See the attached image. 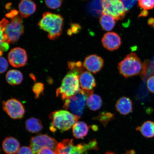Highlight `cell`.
<instances>
[{
	"label": "cell",
	"mask_w": 154,
	"mask_h": 154,
	"mask_svg": "<svg viewBox=\"0 0 154 154\" xmlns=\"http://www.w3.org/2000/svg\"><path fill=\"white\" fill-rule=\"evenodd\" d=\"M38 24L41 29L48 32L50 39L55 40L62 33L63 19L60 15L46 12L44 13Z\"/></svg>",
	"instance_id": "cell-1"
},
{
	"label": "cell",
	"mask_w": 154,
	"mask_h": 154,
	"mask_svg": "<svg viewBox=\"0 0 154 154\" xmlns=\"http://www.w3.org/2000/svg\"><path fill=\"white\" fill-rule=\"evenodd\" d=\"M80 75L78 72L69 70L63 78L61 86L57 90V97L65 100L78 93L81 89Z\"/></svg>",
	"instance_id": "cell-2"
},
{
	"label": "cell",
	"mask_w": 154,
	"mask_h": 154,
	"mask_svg": "<svg viewBox=\"0 0 154 154\" xmlns=\"http://www.w3.org/2000/svg\"><path fill=\"white\" fill-rule=\"evenodd\" d=\"M49 118L51 120L50 129L53 132L57 129L61 131L69 130L80 119L66 110L53 112L49 115Z\"/></svg>",
	"instance_id": "cell-3"
},
{
	"label": "cell",
	"mask_w": 154,
	"mask_h": 154,
	"mask_svg": "<svg viewBox=\"0 0 154 154\" xmlns=\"http://www.w3.org/2000/svg\"><path fill=\"white\" fill-rule=\"evenodd\" d=\"M145 67V63L142 62L135 53L127 55L119 63V72L126 78L141 74Z\"/></svg>",
	"instance_id": "cell-4"
},
{
	"label": "cell",
	"mask_w": 154,
	"mask_h": 154,
	"mask_svg": "<svg viewBox=\"0 0 154 154\" xmlns=\"http://www.w3.org/2000/svg\"><path fill=\"white\" fill-rule=\"evenodd\" d=\"M98 149L97 142L95 140L88 143H80L75 146L72 139H66L57 144L55 152L56 154H85L89 150Z\"/></svg>",
	"instance_id": "cell-5"
},
{
	"label": "cell",
	"mask_w": 154,
	"mask_h": 154,
	"mask_svg": "<svg viewBox=\"0 0 154 154\" xmlns=\"http://www.w3.org/2000/svg\"><path fill=\"white\" fill-rule=\"evenodd\" d=\"M93 93V90L86 91L81 89L75 95L65 100L63 108L80 119L86 105L88 96Z\"/></svg>",
	"instance_id": "cell-6"
},
{
	"label": "cell",
	"mask_w": 154,
	"mask_h": 154,
	"mask_svg": "<svg viewBox=\"0 0 154 154\" xmlns=\"http://www.w3.org/2000/svg\"><path fill=\"white\" fill-rule=\"evenodd\" d=\"M18 14V11L13 10L5 15L7 18L11 19L5 29L10 43H14L18 41L24 33V28L22 19Z\"/></svg>",
	"instance_id": "cell-7"
},
{
	"label": "cell",
	"mask_w": 154,
	"mask_h": 154,
	"mask_svg": "<svg viewBox=\"0 0 154 154\" xmlns=\"http://www.w3.org/2000/svg\"><path fill=\"white\" fill-rule=\"evenodd\" d=\"M103 14L110 15L116 20H122L127 12L121 0H101Z\"/></svg>",
	"instance_id": "cell-8"
},
{
	"label": "cell",
	"mask_w": 154,
	"mask_h": 154,
	"mask_svg": "<svg viewBox=\"0 0 154 154\" xmlns=\"http://www.w3.org/2000/svg\"><path fill=\"white\" fill-rule=\"evenodd\" d=\"M57 142L54 138L47 134H40L32 137L30 140V147L33 154H36L45 147L50 148L55 152Z\"/></svg>",
	"instance_id": "cell-9"
},
{
	"label": "cell",
	"mask_w": 154,
	"mask_h": 154,
	"mask_svg": "<svg viewBox=\"0 0 154 154\" xmlns=\"http://www.w3.org/2000/svg\"><path fill=\"white\" fill-rule=\"evenodd\" d=\"M3 108L8 115L13 119H20L24 117L25 109L22 103L14 98L3 102Z\"/></svg>",
	"instance_id": "cell-10"
},
{
	"label": "cell",
	"mask_w": 154,
	"mask_h": 154,
	"mask_svg": "<svg viewBox=\"0 0 154 154\" xmlns=\"http://www.w3.org/2000/svg\"><path fill=\"white\" fill-rule=\"evenodd\" d=\"M8 58L11 66L18 68L24 66L26 65L28 60V55L24 49L16 47L9 51Z\"/></svg>",
	"instance_id": "cell-11"
},
{
	"label": "cell",
	"mask_w": 154,
	"mask_h": 154,
	"mask_svg": "<svg viewBox=\"0 0 154 154\" xmlns=\"http://www.w3.org/2000/svg\"><path fill=\"white\" fill-rule=\"evenodd\" d=\"M103 64V58L99 56L93 54L86 57L83 65L84 68L88 72L95 74L101 70Z\"/></svg>",
	"instance_id": "cell-12"
},
{
	"label": "cell",
	"mask_w": 154,
	"mask_h": 154,
	"mask_svg": "<svg viewBox=\"0 0 154 154\" xmlns=\"http://www.w3.org/2000/svg\"><path fill=\"white\" fill-rule=\"evenodd\" d=\"M102 43L106 49L113 51L120 47L121 40L120 36L116 32H109L104 35Z\"/></svg>",
	"instance_id": "cell-13"
},
{
	"label": "cell",
	"mask_w": 154,
	"mask_h": 154,
	"mask_svg": "<svg viewBox=\"0 0 154 154\" xmlns=\"http://www.w3.org/2000/svg\"><path fill=\"white\" fill-rule=\"evenodd\" d=\"M9 21L5 18L0 21V57L8 50L10 44L5 31L6 27Z\"/></svg>",
	"instance_id": "cell-14"
},
{
	"label": "cell",
	"mask_w": 154,
	"mask_h": 154,
	"mask_svg": "<svg viewBox=\"0 0 154 154\" xmlns=\"http://www.w3.org/2000/svg\"><path fill=\"white\" fill-rule=\"evenodd\" d=\"M79 82L81 88L84 91H92L96 85L95 78L88 71L84 72L80 75Z\"/></svg>",
	"instance_id": "cell-15"
},
{
	"label": "cell",
	"mask_w": 154,
	"mask_h": 154,
	"mask_svg": "<svg viewBox=\"0 0 154 154\" xmlns=\"http://www.w3.org/2000/svg\"><path fill=\"white\" fill-rule=\"evenodd\" d=\"M19 11L21 17L27 18L35 12V3L33 0H22L19 5Z\"/></svg>",
	"instance_id": "cell-16"
},
{
	"label": "cell",
	"mask_w": 154,
	"mask_h": 154,
	"mask_svg": "<svg viewBox=\"0 0 154 154\" xmlns=\"http://www.w3.org/2000/svg\"><path fill=\"white\" fill-rule=\"evenodd\" d=\"M20 147L18 140L12 137L5 138L3 142V149L7 154H16L20 149Z\"/></svg>",
	"instance_id": "cell-17"
},
{
	"label": "cell",
	"mask_w": 154,
	"mask_h": 154,
	"mask_svg": "<svg viewBox=\"0 0 154 154\" xmlns=\"http://www.w3.org/2000/svg\"><path fill=\"white\" fill-rule=\"evenodd\" d=\"M115 107L117 110L121 114L127 115L132 111V102L129 98L124 96L117 101Z\"/></svg>",
	"instance_id": "cell-18"
},
{
	"label": "cell",
	"mask_w": 154,
	"mask_h": 154,
	"mask_svg": "<svg viewBox=\"0 0 154 154\" xmlns=\"http://www.w3.org/2000/svg\"><path fill=\"white\" fill-rule=\"evenodd\" d=\"M89 128L85 123L77 121L72 127L73 136L77 139H81L88 134Z\"/></svg>",
	"instance_id": "cell-19"
},
{
	"label": "cell",
	"mask_w": 154,
	"mask_h": 154,
	"mask_svg": "<svg viewBox=\"0 0 154 154\" xmlns=\"http://www.w3.org/2000/svg\"><path fill=\"white\" fill-rule=\"evenodd\" d=\"M23 76L20 71L17 70H10L6 75V80L11 85H18L22 82Z\"/></svg>",
	"instance_id": "cell-20"
},
{
	"label": "cell",
	"mask_w": 154,
	"mask_h": 154,
	"mask_svg": "<svg viewBox=\"0 0 154 154\" xmlns=\"http://www.w3.org/2000/svg\"><path fill=\"white\" fill-rule=\"evenodd\" d=\"M43 128L42 121L39 119L31 117L26 121V128L29 132L37 133L42 131Z\"/></svg>",
	"instance_id": "cell-21"
},
{
	"label": "cell",
	"mask_w": 154,
	"mask_h": 154,
	"mask_svg": "<svg viewBox=\"0 0 154 154\" xmlns=\"http://www.w3.org/2000/svg\"><path fill=\"white\" fill-rule=\"evenodd\" d=\"M136 130L139 131L142 135L148 138L154 137V122L151 121L144 122L141 126L136 128Z\"/></svg>",
	"instance_id": "cell-22"
},
{
	"label": "cell",
	"mask_w": 154,
	"mask_h": 154,
	"mask_svg": "<svg viewBox=\"0 0 154 154\" xmlns=\"http://www.w3.org/2000/svg\"><path fill=\"white\" fill-rule=\"evenodd\" d=\"M103 101L100 96L92 94L88 96L86 100V105L90 110L95 111L101 107Z\"/></svg>",
	"instance_id": "cell-23"
},
{
	"label": "cell",
	"mask_w": 154,
	"mask_h": 154,
	"mask_svg": "<svg viewBox=\"0 0 154 154\" xmlns=\"http://www.w3.org/2000/svg\"><path fill=\"white\" fill-rule=\"evenodd\" d=\"M100 22L102 29L106 31L109 32L114 28L116 20L110 15L103 14L100 18Z\"/></svg>",
	"instance_id": "cell-24"
},
{
	"label": "cell",
	"mask_w": 154,
	"mask_h": 154,
	"mask_svg": "<svg viewBox=\"0 0 154 154\" xmlns=\"http://www.w3.org/2000/svg\"><path fill=\"white\" fill-rule=\"evenodd\" d=\"M68 66L70 70L78 72L80 75L84 72L83 65L80 61L77 62H69L68 63Z\"/></svg>",
	"instance_id": "cell-25"
},
{
	"label": "cell",
	"mask_w": 154,
	"mask_h": 154,
	"mask_svg": "<svg viewBox=\"0 0 154 154\" xmlns=\"http://www.w3.org/2000/svg\"><path fill=\"white\" fill-rule=\"evenodd\" d=\"M44 89V85L41 82H37L35 84L32 88V90L36 99H37L43 94Z\"/></svg>",
	"instance_id": "cell-26"
},
{
	"label": "cell",
	"mask_w": 154,
	"mask_h": 154,
	"mask_svg": "<svg viewBox=\"0 0 154 154\" xmlns=\"http://www.w3.org/2000/svg\"><path fill=\"white\" fill-rule=\"evenodd\" d=\"M138 5L144 10L154 8V0H138Z\"/></svg>",
	"instance_id": "cell-27"
},
{
	"label": "cell",
	"mask_w": 154,
	"mask_h": 154,
	"mask_svg": "<svg viewBox=\"0 0 154 154\" xmlns=\"http://www.w3.org/2000/svg\"><path fill=\"white\" fill-rule=\"evenodd\" d=\"M63 0H45L46 5L50 9H56L60 7Z\"/></svg>",
	"instance_id": "cell-28"
},
{
	"label": "cell",
	"mask_w": 154,
	"mask_h": 154,
	"mask_svg": "<svg viewBox=\"0 0 154 154\" xmlns=\"http://www.w3.org/2000/svg\"><path fill=\"white\" fill-rule=\"evenodd\" d=\"M8 63L5 57H0V74H3L7 70Z\"/></svg>",
	"instance_id": "cell-29"
},
{
	"label": "cell",
	"mask_w": 154,
	"mask_h": 154,
	"mask_svg": "<svg viewBox=\"0 0 154 154\" xmlns=\"http://www.w3.org/2000/svg\"><path fill=\"white\" fill-rule=\"evenodd\" d=\"M124 5L125 9L127 11L132 8L137 3L138 0H121Z\"/></svg>",
	"instance_id": "cell-30"
},
{
	"label": "cell",
	"mask_w": 154,
	"mask_h": 154,
	"mask_svg": "<svg viewBox=\"0 0 154 154\" xmlns=\"http://www.w3.org/2000/svg\"><path fill=\"white\" fill-rule=\"evenodd\" d=\"M147 87L149 91L154 94V75L150 76L147 81Z\"/></svg>",
	"instance_id": "cell-31"
},
{
	"label": "cell",
	"mask_w": 154,
	"mask_h": 154,
	"mask_svg": "<svg viewBox=\"0 0 154 154\" xmlns=\"http://www.w3.org/2000/svg\"><path fill=\"white\" fill-rule=\"evenodd\" d=\"M17 154H33V153L30 147L23 146L19 149L17 152Z\"/></svg>",
	"instance_id": "cell-32"
},
{
	"label": "cell",
	"mask_w": 154,
	"mask_h": 154,
	"mask_svg": "<svg viewBox=\"0 0 154 154\" xmlns=\"http://www.w3.org/2000/svg\"><path fill=\"white\" fill-rule=\"evenodd\" d=\"M36 154H56L53 150L48 147H45L40 150Z\"/></svg>",
	"instance_id": "cell-33"
},
{
	"label": "cell",
	"mask_w": 154,
	"mask_h": 154,
	"mask_svg": "<svg viewBox=\"0 0 154 154\" xmlns=\"http://www.w3.org/2000/svg\"><path fill=\"white\" fill-rule=\"evenodd\" d=\"M148 24L154 28V19L153 18H150L148 20Z\"/></svg>",
	"instance_id": "cell-34"
},
{
	"label": "cell",
	"mask_w": 154,
	"mask_h": 154,
	"mask_svg": "<svg viewBox=\"0 0 154 154\" xmlns=\"http://www.w3.org/2000/svg\"><path fill=\"white\" fill-rule=\"evenodd\" d=\"M148 14V12L146 10H144L142 11L141 13L140 14V17H146L147 16Z\"/></svg>",
	"instance_id": "cell-35"
},
{
	"label": "cell",
	"mask_w": 154,
	"mask_h": 154,
	"mask_svg": "<svg viewBox=\"0 0 154 154\" xmlns=\"http://www.w3.org/2000/svg\"><path fill=\"white\" fill-rule=\"evenodd\" d=\"M106 154H116L112 152H106Z\"/></svg>",
	"instance_id": "cell-36"
}]
</instances>
